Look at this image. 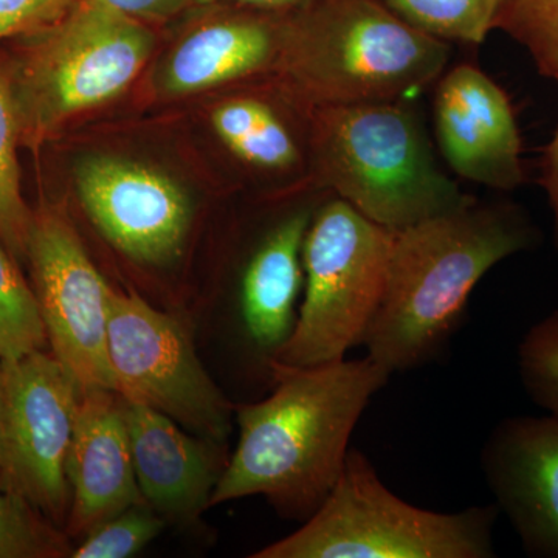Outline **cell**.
Here are the masks:
<instances>
[{"instance_id":"cell-30","label":"cell","mask_w":558,"mask_h":558,"mask_svg":"<svg viewBox=\"0 0 558 558\" xmlns=\"http://www.w3.org/2000/svg\"><path fill=\"white\" fill-rule=\"evenodd\" d=\"M3 410V360L0 357V424H2Z\"/></svg>"},{"instance_id":"cell-3","label":"cell","mask_w":558,"mask_h":558,"mask_svg":"<svg viewBox=\"0 0 558 558\" xmlns=\"http://www.w3.org/2000/svg\"><path fill=\"white\" fill-rule=\"evenodd\" d=\"M411 102L329 106L312 116L315 189L336 194L395 233L472 199L440 170Z\"/></svg>"},{"instance_id":"cell-12","label":"cell","mask_w":558,"mask_h":558,"mask_svg":"<svg viewBox=\"0 0 558 558\" xmlns=\"http://www.w3.org/2000/svg\"><path fill=\"white\" fill-rule=\"evenodd\" d=\"M433 123L440 156L458 178L498 191L523 185V142L508 94L472 64L436 81Z\"/></svg>"},{"instance_id":"cell-22","label":"cell","mask_w":558,"mask_h":558,"mask_svg":"<svg viewBox=\"0 0 558 558\" xmlns=\"http://www.w3.org/2000/svg\"><path fill=\"white\" fill-rule=\"evenodd\" d=\"M72 550L65 532L0 484V558L72 557Z\"/></svg>"},{"instance_id":"cell-27","label":"cell","mask_w":558,"mask_h":558,"mask_svg":"<svg viewBox=\"0 0 558 558\" xmlns=\"http://www.w3.org/2000/svg\"><path fill=\"white\" fill-rule=\"evenodd\" d=\"M138 21L165 20L179 11L197 5V0H95Z\"/></svg>"},{"instance_id":"cell-2","label":"cell","mask_w":558,"mask_h":558,"mask_svg":"<svg viewBox=\"0 0 558 558\" xmlns=\"http://www.w3.org/2000/svg\"><path fill=\"white\" fill-rule=\"evenodd\" d=\"M539 231L520 205L478 201L396 231L387 288L366 333V355L389 374L433 362L459 328L470 295Z\"/></svg>"},{"instance_id":"cell-6","label":"cell","mask_w":558,"mask_h":558,"mask_svg":"<svg viewBox=\"0 0 558 558\" xmlns=\"http://www.w3.org/2000/svg\"><path fill=\"white\" fill-rule=\"evenodd\" d=\"M31 38L10 68L21 146L33 150L83 110L126 89L156 43L145 22L95 0H81L64 20Z\"/></svg>"},{"instance_id":"cell-28","label":"cell","mask_w":558,"mask_h":558,"mask_svg":"<svg viewBox=\"0 0 558 558\" xmlns=\"http://www.w3.org/2000/svg\"><path fill=\"white\" fill-rule=\"evenodd\" d=\"M550 211L554 216V242L558 248V126L543 153L542 178H539Z\"/></svg>"},{"instance_id":"cell-17","label":"cell","mask_w":558,"mask_h":558,"mask_svg":"<svg viewBox=\"0 0 558 558\" xmlns=\"http://www.w3.org/2000/svg\"><path fill=\"white\" fill-rule=\"evenodd\" d=\"M286 33L260 17H227L186 36L161 69L160 86L172 97L197 94L266 72L281 61Z\"/></svg>"},{"instance_id":"cell-16","label":"cell","mask_w":558,"mask_h":558,"mask_svg":"<svg viewBox=\"0 0 558 558\" xmlns=\"http://www.w3.org/2000/svg\"><path fill=\"white\" fill-rule=\"evenodd\" d=\"M314 204L296 205L267 226L242 267L238 288V318L242 339L258 368L269 377L270 363L295 326L296 303L304 286V236Z\"/></svg>"},{"instance_id":"cell-21","label":"cell","mask_w":558,"mask_h":558,"mask_svg":"<svg viewBox=\"0 0 558 558\" xmlns=\"http://www.w3.org/2000/svg\"><path fill=\"white\" fill-rule=\"evenodd\" d=\"M47 343L38 303L20 263L0 241V357H22Z\"/></svg>"},{"instance_id":"cell-9","label":"cell","mask_w":558,"mask_h":558,"mask_svg":"<svg viewBox=\"0 0 558 558\" xmlns=\"http://www.w3.org/2000/svg\"><path fill=\"white\" fill-rule=\"evenodd\" d=\"M81 392L60 360L43 349L3 360L0 484L57 526L69 517L68 459Z\"/></svg>"},{"instance_id":"cell-13","label":"cell","mask_w":558,"mask_h":558,"mask_svg":"<svg viewBox=\"0 0 558 558\" xmlns=\"http://www.w3.org/2000/svg\"><path fill=\"white\" fill-rule=\"evenodd\" d=\"M481 469L527 556L558 558V417L502 418L484 442Z\"/></svg>"},{"instance_id":"cell-4","label":"cell","mask_w":558,"mask_h":558,"mask_svg":"<svg viewBox=\"0 0 558 558\" xmlns=\"http://www.w3.org/2000/svg\"><path fill=\"white\" fill-rule=\"evenodd\" d=\"M450 51L379 0H322L288 28L281 60L301 100L317 109L410 100L442 76Z\"/></svg>"},{"instance_id":"cell-14","label":"cell","mask_w":558,"mask_h":558,"mask_svg":"<svg viewBox=\"0 0 558 558\" xmlns=\"http://www.w3.org/2000/svg\"><path fill=\"white\" fill-rule=\"evenodd\" d=\"M70 539L90 531L135 502L140 492L123 400L112 389H83L68 459Z\"/></svg>"},{"instance_id":"cell-25","label":"cell","mask_w":558,"mask_h":558,"mask_svg":"<svg viewBox=\"0 0 558 558\" xmlns=\"http://www.w3.org/2000/svg\"><path fill=\"white\" fill-rule=\"evenodd\" d=\"M517 357L521 385L529 398L558 417V310L524 333Z\"/></svg>"},{"instance_id":"cell-8","label":"cell","mask_w":558,"mask_h":558,"mask_svg":"<svg viewBox=\"0 0 558 558\" xmlns=\"http://www.w3.org/2000/svg\"><path fill=\"white\" fill-rule=\"evenodd\" d=\"M113 391L226 446L234 405L204 368L185 326L134 292L109 289Z\"/></svg>"},{"instance_id":"cell-23","label":"cell","mask_w":558,"mask_h":558,"mask_svg":"<svg viewBox=\"0 0 558 558\" xmlns=\"http://www.w3.org/2000/svg\"><path fill=\"white\" fill-rule=\"evenodd\" d=\"M497 28L521 44L539 75L558 86V0H512Z\"/></svg>"},{"instance_id":"cell-7","label":"cell","mask_w":558,"mask_h":558,"mask_svg":"<svg viewBox=\"0 0 558 558\" xmlns=\"http://www.w3.org/2000/svg\"><path fill=\"white\" fill-rule=\"evenodd\" d=\"M395 231L329 193L304 236L303 300L275 362L314 366L363 344L387 288Z\"/></svg>"},{"instance_id":"cell-10","label":"cell","mask_w":558,"mask_h":558,"mask_svg":"<svg viewBox=\"0 0 558 558\" xmlns=\"http://www.w3.org/2000/svg\"><path fill=\"white\" fill-rule=\"evenodd\" d=\"M27 264L47 341L81 389L113 391L108 352L110 286L61 208L33 213Z\"/></svg>"},{"instance_id":"cell-18","label":"cell","mask_w":558,"mask_h":558,"mask_svg":"<svg viewBox=\"0 0 558 558\" xmlns=\"http://www.w3.org/2000/svg\"><path fill=\"white\" fill-rule=\"evenodd\" d=\"M213 130L242 167L263 178L290 179L311 163L299 128L277 101L238 95L211 113Z\"/></svg>"},{"instance_id":"cell-20","label":"cell","mask_w":558,"mask_h":558,"mask_svg":"<svg viewBox=\"0 0 558 558\" xmlns=\"http://www.w3.org/2000/svg\"><path fill=\"white\" fill-rule=\"evenodd\" d=\"M411 27L440 40L483 44L512 0H379Z\"/></svg>"},{"instance_id":"cell-26","label":"cell","mask_w":558,"mask_h":558,"mask_svg":"<svg viewBox=\"0 0 558 558\" xmlns=\"http://www.w3.org/2000/svg\"><path fill=\"white\" fill-rule=\"evenodd\" d=\"M81 0H0V40L33 36L53 27Z\"/></svg>"},{"instance_id":"cell-24","label":"cell","mask_w":558,"mask_h":558,"mask_svg":"<svg viewBox=\"0 0 558 558\" xmlns=\"http://www.w3.org/2000/svg\"><path fill=\"white\" fill-rule=\"evenodd\" d=\"M161 519L148 502H135L81 538L73 558H128L135 556L163 531Z\"/></svg>"},{"instance_id":"cell-1","label":"cell","mask_w":558,"mask_h":558,"mask_svg":"<svg viewBox=\"0 0 558 558\" xmlns=\"http://www.w3.org/2000/svg\"><path fill=\"white\" fill-rule=\"evenodd\" d=\"M391 374L368 355L314 366L270 363V395L234 405L240 440L211 506L264 497L306 521L339 481L352 433Z\"/></svg>"},{"instance_id":"cell-15","label":"cell","mask_w":558,"mask_h":558,"mask_svg":"<svg viewBox=\"0 0 558 558\" xmlns=\"http://www.w3.org/2000/svg\"><path fill=\"white\" fill-rule=\"evenodd\" d=\"M123 413L143 498L167 523L196 524L229 462L223 446L149 407L123 400Z\"/></svg>"},{"instance_id":"cell-11","label":"cell","mask_w":558,"mask_h":558,"mask_svg":"<svg viewBox=\"0 0 558 558\" xmlns=\"http://www.w3.org/2000/svg\"><path fill=\"white\" fill-rule=\"evenodd\" d=\"M81 205L94 226L128 258L170 263L189 234V197L156 168L119 157H90L75 174Z\"/></svg>"},{"instance_id":"cell-29","label":"cell","mask_w":558,"mask_h":558,"mask_svg":"<svg viewBox=\"0 0 558 558\" xmlns=\"http://www.w3.org/2000/svg\"><path fill=\"white\" fill-rule=\"evenodd\" d=\"M234 2L242 5L255 7L260 10H282L296 5L303 0H197V5H208V3Z\"/></svg>"},{"instance_id":"cell-5","label":"cell","mask_w":558,"mask_h":558,"mask_svg":"<svg viewBox=\"0 0 558 558\" xmlns=\"http://www.w3.org/2000/svg\"><path fill=\"white\" fill-rule=\"evenodd\" d=\"M497 506L444 513L392 494L363 451L349 450L339 481L299 531L253 558H492Z\"/></svg>"},{"instance_id":"cell-19","label":"cell","mask_w":558,"mask_h":558,"mask_svg":"<svg viewBox=\"0 0 558 558\" xmlns=\"http://www.w3.org/2000/svg\"><path fill=\"white\" fill-rule=\"evenodd\" d=\"M20 117L11 68L0 61V241L17 263H27L33 213L22 196Z\"/></svg>"}]
</instances>
